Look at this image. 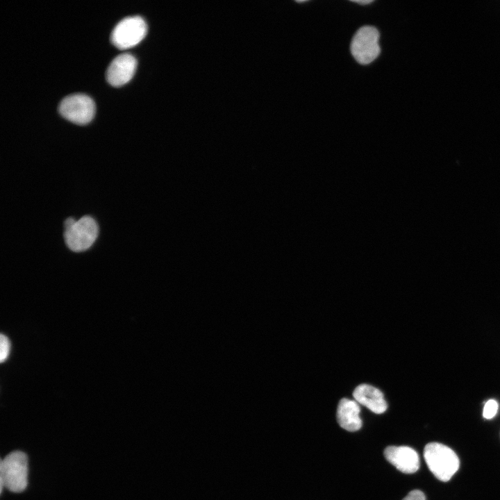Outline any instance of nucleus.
I'll return each mask as SVG.
<instances>
[{
	"label": "nucleus",
	"mask_w": 500,
	"mask_h": 500,
	"mask_svg": "<svg viewBox=\"0 0 500 500\" xmlns=\"http://www.w3.org/2000/svg\"><path fill=\"white\" fill-rule=\"evenodd\" d=\"M402 500H426L424 494L419 490L410 491Z\"/></svg>",
	"instance_id": "obj_13"
},
{
	"label": "nucleus",
	"mask_w": 500,
	"mask_h": 500,
	"mask_svg": "<svg viewBox=\"0 0 500 500\" xmlns=\"http://www.w3.org/2000/svg\"><path fill=\"white\" fill-rule=\"evenodd\" d=\"M99 228L95 220L84 216L72 225L65 228L64 237L67 246L75 252L89 249L96 240Z\"/></svg>",
	"instance_id": "obj_4"
},
{
	"label": "nucleus",
	"mask_w": 500,
	"mask_h": 500,
	"mask_svg": "<svg viewBox=\"0 0 500 500\" xmlns=\"http://www.w3.org/2000/svg\"><path fill=\"white\" fill-rule=\"evenodd\" d=\"M28 458L20 451L8 454L1 460L0 464V489L6 488L13 492H21L27 486Z\"/></svg>",
	"instance_id": "obj_2"
},
{
	"label": "nucleus",
	"mask_w": 500,
	"mask_h": 500,
	"mask_svg": "<svg viewBox=\"0 0 500 500\" xmlns=\"http://www.w3.org/2000/svg\"><path fill=\"white\" fill-rule=\"evenodd\" d=\"M353 396L356 401L376 414H382L388 408L383 394L372 385L368 384L358 385L353 392Z\"/></svg>",
	"instance_id": "obj_9"
},
{
	"label": "nucleus",
	"mask_w": 500,
	"mask_h": 500,
	"mask_svg": "<svg viewBox=\"0 0 500 500\" xmlns=\"http://www.w3.org/2000/svg\"><path fill=\"white\" fill-rule=\"evenodd\" d=\"M385 459L398 470L406 474L416 472L419 467L417 451L406 446H389L384 450Z\"/></svg>",
	"instance_id": "obj_8"
},
{
	"label": "nucleus",
	"mask_w": 500,
	"mask_h": 500,
	"mask_svg": "<svg viewBox=\"0 0 500 500\" xmlns=\"http://www.w3.org/2000/svg\"><path fill=\"white\" fill-rule=\"evenodd\" d=\"M10 350V342L8 338L1 334L0 337V360L5 361L9 356Z\"/></svg>",
	"instance_id": "obj_11"
},
{
	"label": "nucleus",
	"mask_w": 500,
	"mask_h": 500,
	"mask_svg": "<svg viewBox=\"0 0 500 500\" xmlns=\"http://www.w3.org/2000/svg\"><path fill=\"white\" fill-rule=\"evenodd\" d=\"M498 410V403L494 399L488 400L483 408V416L484 418L490 419L493 418Z\"/></svg>",
	"instance_id": "obj_12"
},
{
	"label": "nucleus",
	"mask_w": 500,
	"mask_h": 500,
	"mask_svg": "<svg viewBox=\"0 0 500 500\" xmlns=\"http://www.w3.org/2000/svg\"><path fill=\"white\" fill-rule=\"evenodd\" d=\"M60 114L66 119L80 125L89 123L93 118L95 105L84 94H69L62 99L58 106Z\"/></svg>",
	"instance_id": "obj_6"
},
{
	"label": "nucleus",
	"mask_w": 500,
	"mask_h": 500,
	"mask_svg": "<svg viewBox=\"0 0 500 500\" xmlns=\"http://www.w3.org/2000/svg\"><path fill=\"white\" fill-rule=\"evenodd\" d=\"M306 1H306V0H303V1H297V3H303V2H306Z\"/></svg>",
	"instance_id": "obj_15"
},
{
	"label": "nucleus",
	"mask_w": 500,
	"mask_h": 500,
	"mask_svg": "<svg viewBox=\"0 0 500 500\" xmlns=\"http://www.w3.org/2000/svg\"><path fill=\"white\" fill-rule=\"evenodd\" d=\"M360 412V408L357 401L347 398L342 399L337 409V420L339 425L350 432L358 431L362 427Z\"/></svg>",
	"instance_id": "obj_10"
},
{
	"label": "nucleus",
	"mask_w": 500,
	"mask_h": 500,
	"mask_svg": "<svg viewBox=\"0 0 500 500\" xmlns=\"http://www.w3.org/2000/svg\"><path fill=\"white\" fill-rule=\"evenodd\" d=\"M351 1H352L353 3H357L361 4V5H367V4H369L373 2V1H372V0H353V1L352 0Z\"/></svg>",
	"instance_id": "obj_14"
},
{
	"label": "nucleus",
	"mask_w": 500,
	"mask_h": 500,
	"mask_svg": "<svg viewBox=\"0 0 500 500\" xmlns=\"http://www.w3.org/2000/svg\"><path fill=\"white\" fill-rule=\"evenodd\" d=\"M379 33L372 26H364L354 34L351 42V52L361 65H368L380 54Z\"/></svg>",
	"instance_id": "obj_3"
},
{
	"label": "nucleus",
	"mask_w": 500,
	"mask_h": 500,
	"mask_svg": "<svg viewBox=\"0 0 500 500\" xmlns=\"http://www.w3.org/2000/svg\"><path fill=\"white\" fill-rule=\"evenodd\" d=\"M147 31V24L141 17H127L115 26L110 40L118 49H125L139 43L144 38Z\"/></svg>",
	"instance_id": "obj_5"
},
{
	"label": "nucleus",
	"mask_w": 500,
	"mask_h": 500,
	"mask_svg": "<svg viewBox=\"0 0 500 500\" xmlns=\"http://www.w3.org/2000/svg\"><path fill=\"white\" fill-rule=\"evenodd\" d=\"M424 458L432 474L443 482L449 481L459 469L456 453L441 443H428L424 449Z\"/></svg>",
	"instance_id": "obj_1"
},
{
	"label": "nucleus",
	"mask_w": 500,
	"mask_h": 500,
	"mask_svg": "<svg viewBox=\"0 0 500 500\" xmlns=\"http://www.w3.org/2000/svg\"><path fill=\"white\" fill-rule=\"evenodd\" d=\"M137 66L135 58L128 53L116 56L106 71L107 81L112 86L119 87L133 77Z\"/></svg>",
	"instance_id": "obj_7"
}]
</instances>
